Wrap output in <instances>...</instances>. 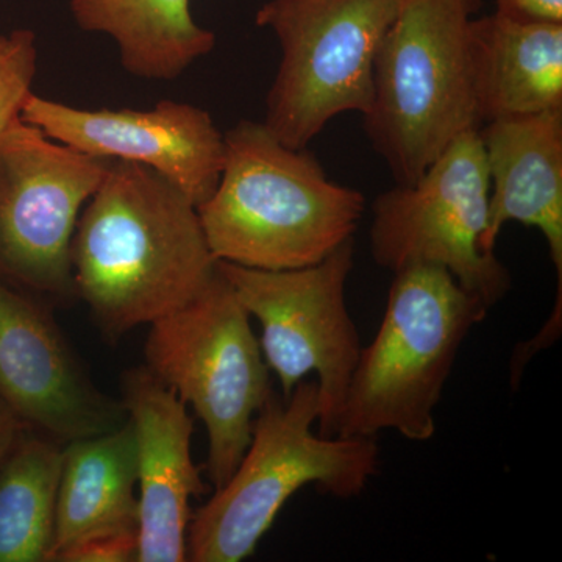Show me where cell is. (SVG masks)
<instances>
[{
  "instance_id": "cell-1",
  "label": "cell",
  "mask_w": 562,
  "mask_h": 562,
  "mask_svg": "<svg viewBox=\"0 0 562 562\" xmlns=\"http://www.w3.org/2000/svg\"><path fill=\"white\" fill-rule=\"evenodd\" d=\"M77 299L103 338L183 308L216 277L198 206L146 166L111 160L70 249Z\"/></svg>"
},
{
  "instance_id": "cell-2",
  "label": "cell",
  "mask_w": 562,
  "mask_h": 562,
  "mask_svg": "<svg viewBox=\"0 0 562 562\" xmlns=\"http://www.w3.org/2000/svg\"><path fill=\"white\" fill-rule=\"evenodd\" d=\"M224 139L220 183L198 206L217 261L290 271L353 239L364 195L328 179L310 151L281 143L262 122H238Z\"/></svg>"
},
{
  "instance_id": "cell-3",
  "label": "cell",
  "mask_w": 562,
  "mask_h": 562,
  "mask_svg": "<svg viewBox=\"0 0 562 562\" xmlns=\"http://www.w3.org/2000/svg\"><path fill=\"white\" fill-rule=\"evenodd\" d=\"M319 413L316 380H303L288 397L272 391L255 417L238 468L191 516L188 561L247 560L302 487L316 486L336 498L366 490L380 469L376 438L314 432Z\"/></svg>"
},
{
  "instance_id": "cell-4",
  "label": "cell",
  "mask_w": 562,
  "mask_h": 562,
  "mask_svg": "<svg viewBox=\"0 0 562 562\" xmlns=\"http://www.w3.org/2000/svg\"><path fill=\"white\" fill-rule=\"evenodd\" d=\"M490 310L438 266L394 272L375 338L362 346L336 436L436 435L435 413L462 342Z\"/></svg>"
},
{
  "instance_id": "cell-5",
  "label": "cell",
  "mask_w": 562,
  "mask_h": 562,
  "mask_svg": "<svg viewBox=\"0 0 562 562\" xmlns=\"http://www.w3.org/2000/svg\"><path fill=\"white\" fill-rule=\"evenodd\" d=\"M482 3L405 0L384 36L362 120L395 183H414L458 136L482 127L469 55Z\"/></svg>"
},
{
  "instance_id": "cell-6",
  "label": "cell",
  "mask_w": 562,
  "mask_h": 562,
  "mask_svg": "<svg viewBox=\"0 0 562 562\" xmlns=\"http://www.w3.org/2000/svg\"><path fill=\"white\" fill-rule=\"evenodd\" d=\"M144 353L147 369L205 425L206 472L220 490L241 462L255 417L273 391L249 313L220 268L198 297L150 324Z\"/></svg>"
},
{
  "instance_id": "cell-7",
  "label": "cell",
  "mask_w": 562,
  "mask_h": 562,
  "mask_svg": "<svg viewBox=\"0 0 562 562\" xmlns=\"http://www.w3.org/2000/svg\"><path fill=\"white\" fill-rule=\"evenodd\" d=\"M405 0H269L258 27L280 44L281 60L262 124L292 149H306L339 114L366 113L373 66Z\"/></svg>"
},
{
  "instance_id": "cell-8",
  "label": "cell",
  "mask_w": 562,
  "mask_h": 562,
  "mask_svg": "<svg viewBox=\"0 0 562 562\" xmlns=\"http://www.w3.org/2000/svg\"><path fill=\"white\" fill-rule=\"evenodd\" d=\"M355 241L344 243L317 265L262 271L217 261L236 297L261 325L260 346L281 395L310 375L319 390V435L336 436L362 344L347 306Z\"/></svg>"
},
{
  "instance_id": "cell-9",
  "label": "cell",
  "mask_w": 562,
  "mask_h": 562,
  "mask_svg": "<svg viewBox=\"0 0 562 562\" xmlns=\"http://www.w3.org/2000/svg\"><path fill=\"white\" fill-rule=\"evenodd\" d=\"M490 179L479 131L447 147L412 184L395 183L372 203L371 251L392 273L438 266L487 310L512 291V273L482 250Z\"/></svg>"
},
{
  "instance_id": "cell-10",
  "label": "cell",
  "mask_w": 562,
  "mask_h": 562,
  "mask_svg": "<svg viewBox=\"0 0 562 562\" xmlns=\"http://www.w3.org/2000/svg\"><path fill=\"white\" fill-rule=\"evenodd\" d=\"M110 161L58 143L21 117L0 131V271L50 306L77 299L74 233Z\"/></svg>"
},
{
  "instance_id": "cell-11",
  "label": "cell",
  "mask_w": 562,
  "mask_h": 562,
  "mask_svg": "<svg viewBox=\"0 0 562 562\" xmlns=\"http://www.w3.org/2000/svg\"><path fill=\"white\" fill-rule=\"evenodd\" d=\"M0 398L29 430L63 446L128 420L124 403L92 382L46 305L2 281Z\"/></svg>"
},
{
  "instance_id": "cell-12",
  "label": "cell",
  "mask_w": 562,
  "mask_h": 562,
  "mask_svg": "<svg viewBox=\"0 0 562 562\" xmlns=\"http://www.w3.org/2000/svg\"><path fill=\"white\" fill-rule=\"evenodd\" d=\"M21 120L72 149L146 166L180 188L195 206L216 190L224 133L209 111L161 101L150 110H85L29 95Z\"/></svg>"
},
{
  "instance_id": "cell-13",
  "label": "cell",
  "mask_w": 562,
  "mask_h": 562,
  "mask_svg": "<svg viewBox=\"0 0 562 562\" xmlns=\"http://www.w3.org/2000/svg\"><path fill=\"white\" fill-rule=\"evenodd\" d=\"M122 403L133 425L138 465V560L188 561L190 502L205 492L192 461L188 405L147 369L122 373Z\"/></svg>"
},
{
  "instance_id": "cell-14",
  "label": "cell",
  "mask_w": 562,
  "mask_h": 562,
  "mask_svg": "<svg viewBox=\"0 0 562 562\" xmlns=\"http://www.w3.org/2000/svg\"><path fill=\"white\" fill-rule=\"evenodd\" d=\"M487 179L490 209L482 250L495 254L508 222L538 228L558 272V294L549 330L562 324V110L503 117L479 128Z\"/></svg>"
},
{
  "instance_id": "cell-15",
  "label": "cell",
  "mask_w": 562,
  "mask_h": 562,
  "mask_svg": "<svg viewBox=\"0 0 562 562\" xmlns=\"http://www.w3.org/2000/svg\"><path fill=\"white\" fill-rule=\"evenodd\" d=\"M469 55L482 125L562 110V24L473 16Z\"/></svg>"
},
{
  "instance_id": "cell-16",
  "label": "cell",
  "mask_w": 562,
  "mask_h": 562,
  "mask_svg": "<svg viewBox=\"0 0 562 562\" xmlns=\"http://www.w3.org/2000/svg\"><path fill=\"white\" fill-rule=\"evenodd\" d=\"M136 486V438L131 419L116 430L66 443L50 562L85 539L138 531Z\"/></svg>"
},
{
  "instance_id": "cell-17",
  "label": "cell",
  "mask_w": 562,
  "mask_h": 562,
  "mask_svg": "<svg viewBox=\"0 0 562 562\" xmlns=\"http://www.w3.org/2000/svg\"><path fill=\"white\" fill-rule=\"evenodd\" d=\"M69 10L81 31L116 44L122 68L136 79H179L216 46L191 0H69Z\"/></svg>"
},
{
  "instance_id": "cell-18",
  "label": "cell",
  "mask_w": 562,
  "mask_h": 562,
  "mask_svg": "<svg viewBox=\"0 0 562 562\" xmlns=\"http://www.w3.org/2000/svg\"><path fill=\"white\" fill-rule=\"evenodd\" d=\"M63 450L27 428L0 464V562H50Z\"/></svg>"
},
{
  "instance_id": "cell-19",
  "label": "cell",
  "mask_w": 562,
  "mask_h": 562,
  "mask_svg": "<svg viewBox=\"0 0 562 562\" xmlns=\"http://www.w3.org/2000/svg\"><path fill=\"white\" fill-rule=\"evenodd\" d=\"M38 65L36 36L27 29L0 33V131L18 117L29 95Z\"/></svg>"
},
{
  "instance_id": "cell-20",
  "label": "cell",
  "mask_w": 562,
  "mask_h": 562,
  "mask_svg": "<svg viewBox=\"0 0 562 562\" xmlns=\"http://www.w3.org/2000/svg\"><path fill=\"white\" fill-rule=\"evenodd\" d=\"M138 531L94 536L61 550L54 562H136Z\"/></svg>"
},
{
  "instance_id": "cell-21",
  "label": "cell",
  "mask_w": 562,
  "mask_h": 562,
  "mask_svg": "<svg viewBox=\"0 0 562 562\" xmlns=\"http://www.w3.org/2000/svg\"><path fill=\"white\" fill-rule=\"evenodd\" d=\"M495 13L535 24H562V0H497Z\"/></svg>"
},
{
  "instance_id": "cell-22",
  "label": "cell",
  "mask_w": 562,
  "mask_h": 562,
  "mask_svg": "<svg viewBox=\"0 0 562 562\" xmlns=\"http://www.w3.org/2000/svg\"><path fill=\"white\" fill-rule=\"evenodd\" d=\"M24 430H27V427L14 416L7 403L0 398V464L11 452Z\"/></svg>"
}]
</instances>
